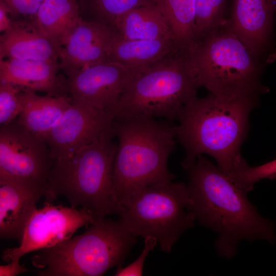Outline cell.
I'll use <instances>...</instances> for the list:
<instances>
[{
    "label": "cell",
    "mask_w": 276,
    "mask_h": 276,
    "mask_svg": "<svg viewBox=\"0 0 276 276\" xmlns=\"http://www.w3.org/2000/svg\"><path fill=\"white\" fill-rule=\"evenodd\" d=\"M54 160L43 136L35 134L16 118L0 127V176L45 190Z\"/></svg>",
    "instance_id": "cell-9"
},
{
    "label": "cell",
    "mask_w": 276,
    "mask_h": 276,
    "mask_svg": "<svg viewBox=\"0 0 276 276\" xmlns=\"http://www.w3.org/2000/svg\"><path fill=\"white\" fill-rule=\"evenodd\" d=\"M191 210L195 220L218 235V253L231 258L243 240H275L273 225L261 217L247 192L202 155L186 170Z\"/></svg>",
    "instance_id": "cell-1"
},
{
    "label": "cell",
    "mask_w": 276,
    "mask_h": 276,
    "mask_svg": "<svg viewBox=\"0 0 276 276\" xmlns=\"http://www.w3.org/2000/svg\"><path fill=\"white\" fill-rule=\"evenodd\" d=\"M187 185L166 181L146 187L122 206L119 219L135 237L155 238L170 252L180 236L196 221Z\"/></svg>",
    "instance_id": "cell-8"
},
{
    "label": "cell",
    "mask_w": 276,
    "mask_h": 276,
    "mask_svg": "<svg viewBox=\"0 0 276 276\" xmlns=\"http://www.w3.org/2000/svg\"><path fill=\"white\" fill-rule=\"evenodd\" d=\"M227 0H195L197 42L225 27Z\"/></svg>",
    "instance_id": "cell-24"
},
{
    "label": "cell",
    "mask_w": 276,
    "mask_h": 276,
    "mask_svg": "<svg viewBox=\"0 0 276 276\" xmlns=\"http://www.w3.org/2000/svg\"><path fill=\"white\" fill-rule=\"evenodd\" d=\"M178 52L181 51L170 38L131 40L119 35L111 47L108 60L137 71Z\"/></svg>",
    "instance_id": "cell-19"
},
{
    "label": "cell",
    "mask_w": 276,
    "mask_h": 276,
    "mask_svg": "<svg viewBox=\"0 0 276 276\" xmlns=\"http://www.w3.org/2000/svg\"><path fill=\"white\" fill-rule=\"evenodd\" d=\"M113 28L119 35L131 40L172 39L162 11L153 3L131 9L122 15ZM173 41V40H172Z\"/></svg>",
    "instance_id": "cell-21"
},
{
    "label": "cell",
    "mask_w": 276,
    "mask_h": 276,
    "mask_svg": "<svg viewBox=\"0 0 276 276\" xmlns=\"http://www.w3.org/2000/svg\"><path fill=\"white\" fill-rule=\"evenodd\" d=\"M19 97L22 110L17 118L18 121L29 130L42 136L55 124L72 103L68 95L42 96L35 92L20 91Z\"/></svg>",
    "instance_id": "cell-18"
},
{
    "label": "cell",
    "mask_w": 276,
    "mask_h": 276,
    "mask_svg": "<svg viewBox=\"0 0 276 276\" xmlns=\"http://www.w3.org/2000/svg\"><path fill=\"white\" fill-rule=\"evenodd\" d=\"M229 178L247 193L253 189L257 181L265 178H276V159L257 167H251L246 163Z\"/></svg>",
    "instance_id": "cell-25"
},
{
    "label": "cell",
    "mask_w": 276,
    "mask_h": 276,
    "mask_svg": "<svg viewBox=\"0 0 276 276\" xmlns=\"http://www.w3.org/2000/svg\"><path fill=\"white\" fill-rule=\"evenodd\" d=\"M169 25L172 40L181 52L197 42L195 31V0H155Z\"/></svg>",
    "instance_id": "cell-22"
},
{
    "label": "cell",
    "mask_w": 276,
    "mask_h": 276,
    "mask_svg": "<svg viewBox=\"0 0 276 276\" xmlns=\"http://www.w3.org/2000/svg\"><path fill=\"white\" fill-rule=\"evenodd\" d=\"M60 70L59 61L0 59V82L11 84L20 91L68 95L67 79L58 73Z\"/></svg>",
    "instance_id": "cell-16"
},
{
    "label": "cell",
    "mask_w": 276,
    "mask_h": 276,
    "mask_svg": "<svg viewBox=\"0 0 276 276\" xmlns=\"http://www.w3.org/2000/svg\"><path fill=\"white\" fill-rule=\"evenodd\" d=\"M8 7L13 19L33 20L44 0H2Z\"/></svg>",
    "instance_id": "cell-27"
},
{
    "label": "cell",
    "mask_w": 276,
    "mask_h": 276,
    "mask_svg": "<svg viewBox=\"0 0 276 276\" xmlns=\"http://www.w3.org/2000/svg\"><path fill=\"white\" fill-rule=\"evenodd\" d=\"M20 90L13 85L0 82V125H3L18 117L22 110L19 97Z\"/></svg>",
    "instance_id": "cell-26"
},
{
    "label": "cell",
    "mask_w": 276,
    "mask_h": 276,
    "mask_svg": "<svg viewBox=\"0 0 276 276\" xmlns=\"http://www.w3.org/2000/svg\"><path fill=\"white\" fill-rule=\"evenodd\" d=\"M114 120L113 112L72 99L70 107L43 136L52 157L54 161L65 160L100 137L114 135Z\"/></svg>",
    "instance_id": "cell-10"
},
{
    "label": "cell",
    "mask_w": 276,
    "mask_h": 276,
    "mask_svg": "<svg viewBox=\"0 0 276 276\" xmlns=\"http://www.w3.org/2000/svg\"><path fill=\"white\" fill-rule=\"evenodd\" d=\"M113 128L119 143L112 195L120 212L122 206L141 189L176 178L168 169V161L175 150L177 128L166 120L142 117L115 119Z\"/></svg>",
    "instance_id": "cell-3"
},
{
    "label": "cell",
    "mask_w": 276,
    "mask_h": 276,
    "mask_svg": "<svg viewBox=\"0 0 276 276\" xmlns=\"http://www.w3.org/2000/svg\"><path fill=\"white\" fill-rule=\"evenodd\" d=\"M13 21L8 7L3 1L0 0V32L3 33L9 30Z\"/></svg>",
    "instance_id": "cell-30"
},
{
    "label": "cell",
    "mask_w": 276,
    "mask_h": 276,
    "mask_svg": "<svg viewBox=\"0 0 276 276\" xmlns=\"http://www.w3.org/2000/svg\"><path fill=\"white\" fill-rule=\"evenodd\" d=\"M81 17L113 28L117 20L131 9L155 0H77Z\"/></svg>",
    "instance_id": "cell-23"
},
{
    "label": "cell",
    "mask_w": 276,
    "mask_h": 276,
    "mask_svg": "<svg viewBox=\"0 0 276 276\" xmlns=\"http://www.w3.org/2000/svg\"><path fill=\"white\" fill-rule=\"evenodd\" d=\"M114 134L103 136L68 158L54 161L45 186L46 201L66 198L71 206L86 210L96 219L120 210L112 195L113 169L118 145Z\"/></svg>",
    "instance_id": "cell-4"
},
{
    "label": "cell",
    "mask_w": 276,
    "mask_h": 276,
    "mask_svg": "<svg viewBox=\"0 0 276 276\" xmlns=\"http://www.w3.org/2000/svg\"><path fill=\"white\" fill-rule=\"evenodd\" d=\"M276 60V49L271 53L266 58L265 64H269Z\"/></svg>",
    "instance_id": "cell-31"
},
{
    "label": "cell",
    "mask_w": 276,
    "mask_h": 276,
    "mask_svg": "<svg viewBox=\"0 0 276 276\" xmlns=\"http://www.w3.org/2000/svg\"><path fill=\"white\" fill-rule=\"evenodd\" d=\"M275 12L276 0H234L225 28L258 59L270 43Z\"/></svg>",
    "instance_id": "cell-14"
},
{
    "label": "cell",
    "mask_w": 276,
    "mask_h": 276,
    "mask_svg": "<svg viewBox=\"0 0 276 276\" xmlns=\"http://www.w3.org/2000/svg\"><path fill=\"white\" fill-rule=\"evenodd\" d=\"M199 87L185 52L171 54L131 75L114 114L115 119L146 117L173 123Z\"/></svg>",
    "instance_id": "cell-7"
},
{
    "label": "cell",
    "mask_w": 276,
    "mask_h": 276,
    "mask_svg": "<svg viewBox=\"0 0 276 276\" xmlns=\"http://www.w3.org/2000/svg\"><path fill=\"white\" fill-rule=\"evenodd\" d=\"M60 54L31 20L13 19L11 28L0 36V59L59 61Z\"/></svg>",
    "instance_id": "cell-17"
},
{
    "label": "cell",
    "mask_w": 276,
    "mask_h": 276,
    "mask_svg": "<svg viewBox=\"0 0 276 276\" xmlns=\"http://www.w3.org/2000/svg\"><path fill=\"white\" fill-rule=\"evenodd\" d=\"M258 104V98L225 100L210 94L185 105L177 118L176 135L186 152L182 168L187 169L198 156L207 154L224 174H234L246 163L240 148L249 130L250 112Z\"/></svg>",
    "instance_id": "cell-2"
},
{
    "label": "cell",
    "mask_w": 276,
    "mask_h": 276,
    "mask_svg": "<svg viewBox=\"0 0 276 276\" xmlns=\"http://www.w3.org/2000/svg\"><path fill=\"white\" fill-rule=\"evenodd\" d=\"M134 72L108 60L87 65L67 78V94L73 100L114 113Z\"/></svg>",
    "instance_id": "cell-12"
},
{
    "label": "cell",
    "mask_w": 276,
    "mask_h": 276,
    "mask_svg": "<svg viewBox=\"0 0 276 276\" xmlns=\"http://www.w3.org/2000/svg\"><path fill=\"white\" fill-rule=\"evenodd\" d=\"M20 259H14L5 265L0 266V276H15L28 271L24 265L19 263Z\"/></svg>",
    "instance_id": "cell-29"
},
{
    "label": "cell",
    "mask_w": 276,
    "mask_h": 276,
    "mask_svg": "<svg viewBox=\"0 0 276 276\" xmlns=\"http://www.w3.org/2000/svg\"><path fill=\"white\" fill-rule=\"evenodd\" d=\"M80 18L77 0H44L33 21L61 52Z\"/></svg>",
    "instance_id": "cell-20"
},
{
    "label": "cell",
    "mask_w": 276,
    "mask_h": 276,
    "mask_svg": "<svg viewBox=\"0 0 276 276\" xmlns=\"http://www.w3.org/2000/svg\"><path fill=\"white\" fill-rule=\"evenodd\" d=\"M136 242L120 219L105 217L81 235L37 250L31 261L39 276H100L121 266Z\"/></svg>",
    "instance_id": "cell-6"
},
{
    "label": "cell",
    "mask_w": 276,
    "mask_h": 276,
    "mask_svg": "<svg viewBox=\"0 0 276 276\" xmlns=\"http://www.w3.org/2000/svg\"><path fill=\"white\" fill-rule=\"evenodd\" d=\"M97 220L86 210L55 205L45 201L37 209L25 227L18 247L6 249L2 259L9 262L20 259L33 251L53 247L72 237L80 227L88 226Z\"/></svg>",
    "instance_id": "cell-11"
},
{
    "label": "cell",
    "mask_w": 276,
    "mask_h": 276,
    "mask_svg": "<svg viewBox=\"0 0 276 276\" xmlns=\"http://www.w3.org/2000/svg\"><path fill=\"white\" fill-rule=\"evenodd\" d=\"M185 53L198 86L218 98H259L269 90L261 83L265 64L225 27L199 40Z\"/></svg>",
    "instance_id": "cell-5"
},
{
    "label": "cell",
    "mask_w": 276,
    "mask_h": 276,
    "mask_svg": "<svg viewBox=\"0 0 276 276\" xmlns=\"http://www.w3.org/2000/svg\"><path fill=\"white\" fill-rule=\"evenodd\" d=\"M118 36L112 27L87 21L81 17L61 49V70L68 78L85 66L108 60Z\"/></svg>",
    "instance_id": "cell-13"
},
{
    "label": "cell",
    "mask_w": 276,
    "mask_h": 276,
    "mask_svg": "<svg viewBox=\"0 0 276 276\" xmlns=\"http://www.w3.org/2000/svg\"><path fill=\"white\" fill-rule=\"evenodd\" d=\"M45 190L15 179L0 176V237L20 243L26 226Z\"/></svg>",
    "instance_id": "cell-15"
},
{
    "label": "cell",
    "mask_w": 276,
    "mask_h": 276,
    "mask_svg": "<svg viewBox=\"0 0 276 276\" xmlns=\"http://www.w3.org/2000/svg\"><path fill=\"white\" fill-rule=\"evenodd\" d=\"M157 244V240L152 237L144 238V247L141 255L132 263L125 267L119 266L115 273L116 276H141L145 261L149 253Z\"/></svg>",
    "instance_id": "cell-28"
}]
</instances>
